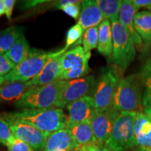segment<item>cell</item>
<instances>
[{
    "label": "cell",
    "mask_w": 151,
    "mask_h": 151,
    "mask_svg": "<svg viewBox=\"0 0 151 151\" xmlns=\"http://www.w3.org/2000/svg\"><path fill=\"white\" fill-rule=\"evenodd\" d=\"M23 34L24 28L20 26H13L0 31V54L6 53Z\"/></svg>",
    "instance_id": "cell-23"
},
{
    "label": "cell",
    "mask_w": 151,
    "mask_h": 151,
    "mask_svg": "<svg viewBox=\"0 0 151 151\" xmlns=\"http://www.w3.org/2000/svg\"><path fill=\"white\" fill-rule=\"evenodd\" d=\"M1 118L8 122L15 138L27 143L35 151L44 149L48 134L43 133L29 124L14 118L9 113H4Z\"/></svg>",
    "instance_id": "cell-8"
},
{
    "label": "cell",
    "mask_w": 151,
    "mask_h": 151,
    "mask_svg": "<svg viewBox=\"0 0 151 151\" xmlns=\"http://www.w3.org/2000/svg\"><path fill=\"white\" fill-rule=\"evenodd\" d=\"M77 151H113L104 146H99V145L94 144L91 146H86L84 148L78 149Z\"/></svg>",
    "instance_id": "cell-35"
},
{
    "label": "cell",
    "mask_w": 151,
    "mask_h": 151,
    "mask_svg": "<svg viewBox=\"0 0 151 151\" xmlns=\"http://www.w3.org/2000/svg\"><path fill=\"white\" fill-rule=\"evenodd\" d=\"M91 52H85L82 46H76L62 55L61 58V74L73 67L89 63Z\"/></svg>",
    "instance_id": "cell-20"
},
{
    "label": "cell",
    "mask_w": 151,
    "mask_h": 151,
    "mask_svg": "<svg viewBox=\"0 0 151 151\" xmlns=\"http://www.w3.org/2000/svg\"><path fill=\"white\" fill-rule=\"evenodd\" d=\"M9 115L48 135L60 129H65L67 121V116L63 109L57 107L44 109H25L9 113Z\"/></svg>",
    "instance_id": "cell-1"
},
{
    "label": "cell",
    "mask_w": 151,
    "mask_h": 151,
    "mask_svg": "<svg viewBox=\"0 0 151 151\" xmlns=\"http://www.w3.org/2000/svg\"><path fill=\"white\" fill-rule=\"evenodd\" d=\"M104 20L106 19L98 6L97 1L94 0L82 1L78 22L85 31L89 28L97 27Z\"/></svg>",
    "instance_id": "cell-15"
},
{
    "label": "cell",
    "mask_w": 151,
    "mask_h": 151,
    "mask_svg": "<svg viewBox=\"0 0 151 151\" xmlns=\"http://www.w3.org/2000/svg\"><path fill=\"white\" fill-rule=\"evenodd\" d=\"M65 129L71 133L77 148H84L86 146L96 144L91 121L72 123L67 121Z\"/></svg>",
    "instance_id": "cell-14"
},
{
    "label": "cell",
    "mask_w": 151,
    "mask_h": 151,
    "mask_svg": "<svg viewBox=\"0 0 151 151\" xmlns=\"http://www.w3.org/2000/svg\"><path fill=\"white\" fill-rule=\"evenodd\" d=\"M90 71L89 63L84 64L81 66H76L73 67L71 69L64 71L60 75V78L58 79L64 81H70L74 80V79L80 78L84 77V76L88 74Z\"/></svg>",
    "instance_id": "cell-28"
},
{
    "label": "cell",
    "mask_w": 151,
    "mask_h": 151,
    "mask_svg": "<svg viewBox=\"0 0 151 151\" xmlns=\"http://www.w3.org/2000/svg\"><path fill=\"white\" fill-rule=\"evenodd\" d=\"M143 89L139 73L122 78L113 96L112 109L119 113L143 111Z\"/></svg>",
    "instance_id": "cell-2"
},
{
    "label": "cell",
    "mask_w": 151,
    "mask_h": 151,
    "mask_svg": "<svg viewBox=\"0 0 151 151\" xmlns=\"http://www.w3.org/2000/svg\"><path fill=\"white\" fill-rule=\"evenodd\" d=\"M138 10L134 6L131 0H124L119 15V21L127 29L133 39L135 46L142 52L143 43L134 27V18Z\"/></svg>",
    "instance_id": "cell-13"
},
{
    "label": "cell",
    "mask_w": 151,
    "mask_h": 151,
    "mask_svg": "<svg viewBox=\"0 0 151 151\" xmlns=\"http://www.w3.org/2000/svg\"><path fill=\"white\" fill-rule=\"evenodd\" d=\"M7 151H35L27 143L16 138H15L14 141L7 147Z\"/></svg>",
    "instance_id": "cell-32"
},
{
    "label": "cell",
    "mask_w": 151,
    "mask_h": 151,
    "mask_svg": "<svg viewBox=\"0 0 151 151\" xmlns=\"http://www.w3.org/2000/svg\"><path fill=\"white\" fill-rule=\"evenodd\" d=\"M122 75V69L114 65L101 69L92 95L96 111H104L112 109L113 96Z\"/></svg>",
    "instance_id": "cell-4"
},
{
    "label": "cell",
    "mask_w": 151,
    "mask_h": 151,
    "mask_svg": "<svg viewBox=\"0 0 151 151\" xmlns=\"http://www.w3.org/2000/svg\"><path fill=\"white\" fill-rule=\"evenodd\" d=\"M65 81L58 79L43 86L33 87L15 105L21 109H44L57 107Z\"/></svg>",
    "instance_id": "cell-3"
},
{
    "label": "cell",
    "mask_w": 151,
    "mask_h": 151,
    "mask_svg": "<svg viewBox=\"0 0 151 151\" xmlns=\"http://www.w3.org/2000/svg\"><path fill=\"white\" fill-rule=\"evenodd\" d=\"M32 88L29 81L6 82L0 88V102H17Z\"/></svg>",
    "instance_id": "cell-19"
},
{
    "label": "cell",
    "mask_w": 151,
    "mask_h": 151,
    "mask_svg": "<svg viewBox=\"0 0 151 151\" xmlns=\"http://www.w3.org/2000/svg\"><path fill=\"white\" fill-rule=\"evenodd\" d=\"M95 80L92 75L74 80L66 81L57 108L63 109L69 103L90 95L93 92Z\"/></svg>",
    "instance_id": "cell-9"
},
{
    "label": "cell",
    "mask_w": 151,
    "mask_h": 151,
    "mask_svg": "<svg viewBox=\"0 0 151 151\" xmlns=\"http://www.w3.org/2000/svg\"><path fill=\"white\" fill-rule=\"evenodd\" d=\"M97 50L100 54L111 61L113 53V35L111 22L104 20L99 25V40Z\"/></svg>",
    "instance_id": "cell-21"
},
{
    "label": "cell",
    "mask_w": 151,
    "mask_h": 151,
    "mask_svg": "<svg viewBox=\"0 0 151 151\" xmlns=\"http://www.w3.org/2000/svg\"><path fill=\"white\" fill-rule=\"evenodd\" d=\"M97 4L106 20L111 22L119 20V15L122 5V0H97Z\"/></svg>",
    "instance_id": "cell-24"
},
{
    "label": "cell",
    "mask_w": 151,
    "mask_h": 151,
    "mask_svg": "<svg viewBox=\"0 0 151 151\" xmlns=\"http://www.w3.org/2000/svg\"><path fill=\"white\" fill-rule=\"evenodd\" d=\"M14 139L15 137L11 132L8 122L0 117V144L8 147Z\"/></svg>",
    "instance_id": "cell-29"
},
{
    "label": "cell",
    "mask_w": 151,
    "mask_h": 151,
    "mask_svg": "<svg viewBox=\"0 0 151 151\" xmlns=\"http://www.w3.org/2000/svg\"><path fill=\"white\" fill-rule=\"evenodd\" d=\"M5 83H6V81L4 79V77L0 76V88H1V87Z\"/></svg>",
    "instance_id": "cell-40"
},
{
    "label": "cell",
    "mask_w": 151,
    "mask_h": 151,
    "mask_svg": "<svg viewBox=\"0 0 151 151\" xmlns=\"http://www.w3.org/2000/svg\"><path fill=\"white\" fill-rule=\"evenodd\" d=\"M141 82L143 86V98L151 96V56L147 60L140 73Z\"/></svg>",
    "instance_id": "cell-27"
},
{
    "label": "cell",
    "mask_w": 151,
    "mask_h": 151,
    "mask_svg": "<svg viewBox=\"0 0 151 151\" xmlns=\"http://www.w3.org/2000/svg\"><path fill=\"white\" fill-rule=\"evenodd\" d=\"M84 31V29L78 22H77L68 30L67 39H66V46L64 48L66 51L69 47L73 45L80 44L82 43Z\"/></svg>",
    "instance_id": "cell-26"
},
{
    "label": "cell",
    "mask_w": 151,
    "mask_h": 151,
    "mask_svg": "<svg viewBox=\"0 0 151 151\" xmlns=\"http://www.w3.org/2000/svg\"><path fill=\"white\" fill-rule=\"evenodd\" d=\"M45 2V1H27L24 4L23 9H29L32 8V7L35 6L39 4Z\"/></svg>",
    "instance_id": "cell-38"
},
{
    "label": "cell",
    "mask_w": 151,
    "mask_h": 151,
    "mask_svg": "<svg viewBox=\"0 0 151 151\" xmlns=\"http://www.w3.org/2000/svg\"><path fill=\"white\" fill-rule=\"evenodd\" d=\"M3 2L5 9L6 16L8 18V20H11L16 1L14 0H3Z\"/></svg>",
    "instance_id": "cell-33"
},
{
    "label": "cell",
    "mask_w": 151,
    "mask_h": 151,
    "mask_svg": "<svg viewBox=\"0 0 151 151\" xmlns=\"http://www.w3.org/2000/svg\"><path fill=\"white\" fill-rule=\"evenodd\" d=\"M113 35V53L111 62L122 71L125 70L136 57L133 39L119 20L111 22Z\"/></svg>",
    "instance_id": "cell-6"
},
{
    "label": "cell",
    "mask_w": 151,
    "mask_h": 151,
    "mask_svg": "<svg viewBox=\"0 0 151 151\" xmlns=\"http://www.w3.org/2000/svg\"><path fill=\"white\" fill-rule=\"evenodd\" d=\"M119 112L113 109L108 111H96L91 120V125L96 144L104 146L110 136Z\"/></svg>",
    "instance_id": "cell-10"
},
{
    "label": "cell",
    "mask_w": 151,
    "mask_h": 151,
    "mask_svg": "<svg viewBox=\"0 0 151 151\" xmlns=\"http://www.w3.org/2000/svg\"><path fill=\"white\" fill-rule=\"evenodd\" d=\"M79 1H77V0H63V1H60L57 4L56 7L57 9H60L62 7L71 4H74V3H78Z\"/></svg>",
    "instance_id": "cell-37"
},
{
    "label": "cell",
    "mask_w": 151,
    "mask_h": 151,
    "mask_svg": "<svg viewBox=\"0 0 151 151\" xmlns=\"http://www.w3.org/2000/svg\"><path fill=\"white\" fill-rule=\"evenodd\" d=\"M81 3H82V1H79L78 3L71 4L62 7V8L60 9V10H62L68 16H71V18L75 19V20H77L80 16Z\"/></svg>",
    "instance_id": "cell-30"
},
{
    "label": "cell",
    "mask_w": 151,
    "mask_h": 151,
    "mask_svg": "<svg viewBox=\"0 0 151 151\" xmlns=\"http://www.w3.org/2000/svg\"><path fill=\"white\" fill-rule=\"evenodd\" d=\"M143 112L151 113V96L148 97L143 98Z\"/></svg>",
    "instance_id": "cell-36"
},
{
    "label": "cell",
    "mask_w": 151,
    "mask_h": 151,
    "mask_svg": "<svg viewBox=\"0 0 151 151\" xmlns=\"http://www.w3.org/2000/svg\"><path fill=\"white\" fill-rule=\"evenodd\" d=\"M137 113H119L105 147L113 151H126L135 148L134 127Z\"/></svg>",
    "instance_id": "cell-5"
},
{
    "label": "cell",
    "mask_w": 151,
    "mask_h": 151,
    "mask_svg": "<svg viewBox=\"0 0 151 151\" xmlns=\"http://www.w3.org/2000/svg\"><path fill=\"white\" fill-rule=\"evenodd\" d=\"M134 133L136 148L151 149V113H137Z\"/></svg>",
    "instance_id": "cell-12"
},
{
    "label": "cell",
    "mask_w": 151,
    "mask_h": 151,
    "mask_svg": "<svg viewBox=\"0 0 151 151\" xmlns=\"http://www.w3.org/2000/svg\"><path fill=\"white\" fill-rule=\"evenodd\" d=\"M65 54V53H64ZM62 55H59L51 58L43 70L32 80L29 81V84L33 87L43 86L58 80L61 75V58Z\"/></svg>",
    "instance_id": "cell-17"
},
{
    "label": "cell",
    "mask_w": 151,
    "mask_h": 151,
    "mask_svg": "<svg viewBox=\"0 0 151 151\" xmlns=\"http://www.w3.org/2000/svg\"><path fill=\"white\" fill-rule=\"evenodd\" d=\"M66 52L65 49L57 52H32L22 63L15 66L11 72L4 76L6 82L29 81L35 78L43 70L48 62L53 57Z\"/></svg>",
    "instance_id": "cell-7"
},
{
    "label": "cell",
    "mask_w": 151,
    "mask_h": 151,
    "mask_svg": "<svg viewBox=\"0 0 151 151\" xmlns=\"http://www.w3.org/2000/svg\"><path fill=\"white\" fill-rule=\"evenodd\" d=\"M66 108L68 111L67 122L72 123L91 121L96 111L91 95L72 101L67 104Z\"/></svg>",
    "instance_id": "cell-11"
},
{
    "label": "cell",
    "mask_w": 151,
    "mask_h": 151,
    "mask_svg": "<svg viewBox=\"0 0 151 151\" xmlns=\"http://www.w3.org/2000/svg\"><path fill=\"white\" fill-rule=\"evenodd\" d=\"M99 40V26L89 28L85 31L83 37V48L85 52H90L93 49L97 48Z\"/></svg>",
    "instance_id": "cell-25"
},
{
    "label": "cell",
    "mask_w": 151,
    "mask_h": 151,
    "mask_svg": "<svg viewBox=\"0 0 151 151\" xmlns=\"http://www.w3.org/2000/svg\"><path fill=\"white\" fill-rule=\"evenodd\" d=\"M134 151H151V149H143V148H136V150Z\"/></svg>",
    "instance_id": "cell-41"
},
{
    "label": "cell",
    "mask_w": 151,
    "mask_h": 151,
    "mask_svg": "<svg viewBox=\"0 0 151 151\" xmlns=\"http://www.w3.org/2000/svg\"><path fill=\"white\" fill-rule=\"evenodd\" d=\"M134 27L143 41L142 52L147 54L151 50V14L149 11L137 12L134 18Z\"/></svg>",
    "instance_id": "cell-18"
},
{
    "label": "cell",
    "mask_w": 151,
    "mask_h": 151,
    "mask_svg": "<svg viewBox=\"0 0 151 151\" xmlns=\"http://www.w3.org/2000/svg\"><path fill=\"white\" fill-rule=\"evenodd\" d=\"M5 14V9L4 6L3 0H0V17Z\"/></svg>",
    "instance_id": "cell-39"
},
{
    "label": "cell",
    "mask_w": 151,
    "mask_h": 151,
    "mask_svg": "<svg viewBox=\"0 0 151 151\" xmlns=\"http://www.w3.org/2000/svg\"><path fill=\"white\" fill-rule=\"evenodd\" d=\"M148 10H149V12H150V14H151V6H150V8L148 9Z\"/></svg>",
    "instance_id": "cell-42"
},
{
    "label": "cell",
    "mask_w": 151,
    "mask_h": 151,
    "mask_svg": "<svg viewBox=\"0 0 151 151\" xmlns=\"http://www.w3.org/2000/svg\"><path fill=\"white\" fill-rule=\"evenodd\" d=\"M131 2L137 10L141 8L148 9L151 6V0H131Z\"/></svg>",
    "instance_id": "cell-34"
},
{
    "label": "cell",
    "mask_w": 151,
    "mask_h": 151,
    "mask_svg": "<svg viewBox=\"0 0 151 151\" xmlns=\"http://www.w3.org/2000/svg\"><path fill=\"white\" fill-rule=\"evenodd\" d=\"M14 67L15 65L8 59L6 55L0 54V76L4 77Z\"/></svg>",
    "instance_id": "cell-31"
},
{
    "label": "cell",
    "mask_w": 151,
    "mask_h": 151,
    "mask_svg": "<svg viewBox=\"0 0 151 151\" xmlns=\"http://www.w3.org/2000/svg\"><path fill=\"white\" fill-rule=\"evenodd\" d=\"M76 148L70 132L67 129H62L48 136L43 151H69Z\"/></svg>",
    "instance_id": "cell-16"
},
{
    "label": "cell",
    "mask_w": 151,
    "mask_h": 151,
    "mask_svg": "<svg viewBox=\"0 0 151 151\" xmlns=\"http://www.w3.org/2000/svg\"><path fill=\"white\" fill-rule=\"evenodd\" d=\"M31 53L29 43L24 35L17 40L11 48L6 53V56L15 66L22 63Z\"/></svg>",
    "instance_id": "cell-22"
}]
</instances>
